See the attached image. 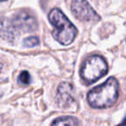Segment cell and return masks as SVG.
Wrapping results in <instances>:
<instances>
[{
    "label": "cell",
    "mask_w": 126,
    "mask_h": 126,
    "mask_svg": "<svg viewBox=\"0 0 126 126\" xmlns=\"http://www.w3.org/2000/svg\"><path fill=\"white\" fill-rule=\"evenodd\" d=\"M108 72V64L100 55L87 57L80 67V77L87 84H93L102 78Z\"/></svg>",
    "instance_id": "3957f363"
},
{
    "label": "cell",
    "mask_w": 126,
    "mask_h": 126,
    "mask_svg": "<svg viewBox=\"0 0 126 126\" xmlns=\"http://www.w3.org/2000/svg\"><path fill=\"white\" fill-rule=\"evenodd\" d=\"M17 35L22 32H32L37 29L35 16L26 11H19L11 18Z\"/></svg>",
    "instance_id": "5b68a950"
},
{
    "label": "cell",
    "mask_w": 126,
    "mask_h": 126,
    "mask_svg": "<svg viewBox=\"0 0 126 126\" xmlns=\"http://www.w3.org/2000/svg\"><path fill=\"white\" fill-rule=\"evenodd\" d=\"M48 19L54 26L52 35L61 45L71 44L77 36L78 30L64 13L57 8H54L48 14Z\"/></svg>",
    "instance_id": "7a4b0ae2"
},
{
    "label": "cell",
    "mask_w": 126,
    "mask_h": 126,
    "mask_svg": "<svg viewBox=\"0 0 126 126\" xmlns=\"http://www.w3.org/2000/svg\"><path fill=\"white\" fill-rule=\"evenodd\" d=\"M70 9L74 16L80 21L98 22L100 16L86 0H71Z\"/></svg>",
    "instance_id": "277c9868"
},
{
    "label": "cell",
    "mask_w": 126,
    "mask_h": 126,
    "mask_svg": "<svg viewBox=\"0 0 126 126\" xmlns=\"http://www.w3.org/2000/svg\"><path fill=\"white\" fill-rule=\"evenodd\" d=\"M56 101L60 107L67 108L74 102V87L68 82H62L59 85L56 95Z\"/></svg>",
    "instance_id": "8992f818"
},
{
    "label": "cell",
    "mask_w": 126,
    "mask_h": 126,
    "mask_svg": "<svg viewBox=\"0 0 126 126\" xmlns=\"http://www.w3.org/2000/svg\"><path fill=\"white\" fill-rule=\"evenodd\" d=\"M23 45L27 47H33L39 45V39L36 36H30L27 37L23 41Z\"/></svg>",
    "instance_id": "9c48e42d"
},
{
    "label": "cell",
    "mask_w": 126,
    "mask_h": 126,
    "mask_svg": "<svg viewBox=\"0 0 126 126\" xmlns=\"http://www.w3.org/2000/svg\"><path fill=\"white\" fill-rule=\"evenodd\" d=\"M2 69H3V64L2 63H0V73L2 72Z\"/></svg>",
    "instance_id": "8fae6325"
},
{
    "label": "cell",
    "mask_w": 126,
    "mask_h": 126,
    "mask_svg": "<svg viewBox=\"0 0 126 126\" xmlns=\"http://www.w3.org/2000/svg\"><path fill=\"white\" fill-rule=\"evenodd\" d=\"M18 83L23 85H29L30 83V76L27 71H23L18 77Z\"/></svg>",
    "instance_id": "30bf717a"
},
{
    "label": "cell",
    "mask_w": 126,
    "mask_h": 126,
    "mask_svg": "<svg viewBox=\"0 0 126 126\" xmlns=\"http://www.w3.org/2000/svg\"><path fill=\"white\" fill-rule=\"evenodd\" d=\"M118 93V81L116 78L110 77L105 82L94 87L88 93L87 101L93 108H109L117 102Z\"/></svg>",
    "instance_id": "6da1fadb"
},
{
    "label": "cell",
    "mask_w": 126,
    "mask_h": 126,
    "mask_svg": "<svg viewBox=\"0 0 126 126\" xmlns=\"http://www.w3.org/2000/svg\"><path fill=\"white\" fill-rule=\"evenodd\" d=\"M17 35L11 18L0 16V37L7 42H13Z\"/></svg>",
    "instance_id": "52a82bcc"
},
{
    "label": "cell",
    "mask_w": 126,
    "mask_h": 126,
    "mask_svg": "<svg viewBox=\"0 0 126 126\" xmlns=\"http://www.w3.org/2000/svg\"><path fill=\"white\" fill-rule=\"evenodd\" d=\"M51 126H79V122L75 117L66 116L56 118Z\"/></svg>",
    "instance_id": "ba28073f"
}]
</instances>
